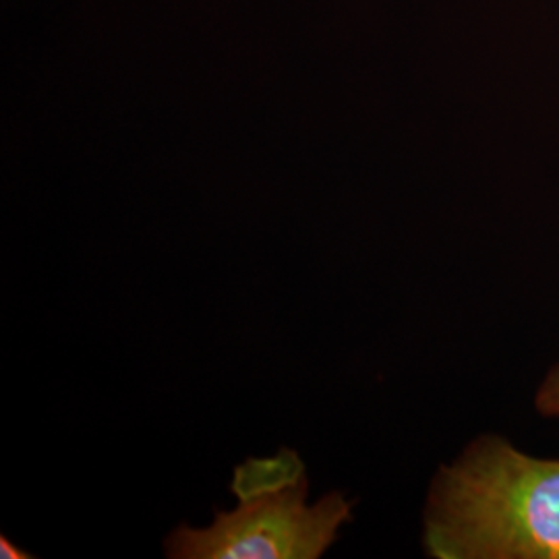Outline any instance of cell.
Listing matches in <instances>:
<instances>
[{
    "label": "cell",
    "mask_w": 559,
    "mask_h": 559,
    "mask_svg": "<svg viewBox=\"0 0 559 559\" xmlns=\"http://www.w3.org/2000/svg\"><path fill=\"white\" fill-rule=\"evenodd\" d=\"M436 559H559V459H537L498 433L440 466L423 510Z\"/></svg>",
    "instance_id": "1"
},
{
    "label": "cell",
    "mask_w": 559,
    "mask_h": 559,
    "mask_svg": "<svg viewBox=\"0 0 559 559\" xmlns=\"http://www.w3.org/2000/svg\"><path fill=\"white\" fill-rule=\"evenodd\" d=\"M237 508L205 528L180 524L164 543L170 559H318L353 520V501L332 491L309 503V477L295 450L235 468Z\"/></svg>",
    "instance_id": "2"
},
{
    "label": "cell",
    "mask_w": 559,
    "mask_h": 559,
    "mask_svg": "<svg viewBox=\"0 0 559 559\" xmlns=\"http://www.w3.org/2000/svg\"><path fill=\"white\" fill-rule=\"evenodd\" d=\"M533 402L543 419H559V362L545 373Z\"/></svg>",
    "instance_id": "3"
},
{
    "label": "cell",
    "mask_w": 559,
    "mask_h": 559,
    "mask_svg": "<svg viewBox=\"0 0 559 559\" xmlns=\"http://www.w3.org/2000/svg\"><path fill=\"white\" fill-rule=\"evenodd\" d=\"M0 558L2 559H29L32 556L23 551L20 547L13 545V540L7 539L4 535L0 537Z\"/></svg>",
    "instance_id": "4"
}]
</instances>
